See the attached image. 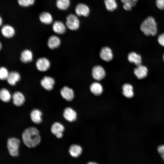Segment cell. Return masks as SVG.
Masks as SVG:
<instances>
[{
  "label": "cell",
  "instance_id": "cell-14",
  "mask_svg": "<svg viewBox=\"0 0 164 164\" xmlns=\"http://www.w3.org/2000/svg\"><path fill=\"white\" fill-rule=\"evenodd\" d=\"M77 115L76 111L70 107L66 108L63 113L64 118L70 122L74 121L76 119Z\"/></svg>",
  "mask_w": 164,
  "mask_h": 164
},
{
  "label": "cell",
  "instance_id": "cell-27",
  "mask_svg": "<svg viewBox=\"0 0 164 164\" xmlns=\"http://www.w3.org/2000/svg\"><path fill=\"white\" fill-rule=\"evenodd\" d=\"M106 9L109 11H113L116 9L118 4L116 0H104Z\"/></svg>",
  "mask_w": 164,
  "mask_h": 164
},
{
  "label": "cell",
  "instance_id": "cell-38",
  "mask_svg": "<svg viewBox=\"0 0 164 164\" xmlns=\"http://www.w3.org/2000/svg\"><path fill=\"white\" fill-rule=\"evenodd\" d=\"M2 19L1 18V17H0V25L1 26L2 24Z\"/></svg>",
  "mask_w": 164,
  "mask_h": 164
},
{
  "label": "cell",
  "instance_id": "cell-40",
  "mask_svg": "<svg viewBox=\"0 0 164 164\" xmlns=\"http://www.w3.org/2000/svg\"><path fill=\"white\" fill-rule=\"evenodd\" d=\"M163 60L164 61V54H163Z\"/></svg>",
  "mask_w": 164,
  "mask_h": 164
},
{
  "label": "cell",
  "instance_id": "cell-24",
  "mask_svg": "<svg viewBox=\"0 0 164 164\" xmlns=\"http://www.w3.org/2000/svg\"><path fill=\"white\" fill-rule=\"evenodd\" d=\"M82 152V149L80 146L77 145H73L70 146L69 152L70 155L73 157H77L80 156Z\"/></svg>",
  "mask_w": 164,
  "mask_h": 164
},
{
  "label": "cell",
  "instance_id": "cell-32",
  "mask_svg": "<svg viewBox=\"0 0 164 164\" xmlns=\"http://www.w3.org/2000/svg\"><path fill=\"white\" fill-rule=\"evenodd\" d=\"M157 39L159 44L164 47V33L159 35Z\"/></svg>",
  "mask_w": 164,
  "mask_h": 164
},
{
  "label": "cell",
  "instance_id": "cell-17",
  "mask_svg": "<svg viewBox=\"0 0 164 164\" xmlns=\"http://www.w3.org/2000/svg\"><path fill=\"white\" fill-rule=\"evenodd\" d=\"M33 53L29 50H24L21 53L20 59L23 63H26L31 62L33 59Z\"/></svg>",
  "mask_w": 164,
  "mask_h": 164
},
{
  "label": "cell",
  "instance_id": "cell-18",
  "mask_svg": "<svg viewBox=\"0 0 164 164\" xmlns=\"http://www.w3.org/2000/svg\"><path fill=\"white\" fill-rule=\"evenodd\" d=\"M61 43V41L57 36L53 35L48 39L47 44L48 47L51 49H54L58 47Z\"/></svg>",
  "mask_w": 164,
  "mask_h": 164
},
{
  "label": "cell",
  "instance_id": "cell-35",
  "mask_svg": "<svg viewBox=\"0 0 164 164\" xmlns=\"http://www.w3.org/2000/svg\"><path fill=\"white\" fill-rule=\"evenodd\" d=\"M123 7L124 10L127 11H130L133 7L131 5L127 4H123Z\"/></svg>",
  "mask_w": 164,
  "mask_h": 164
},
{
  "label": "cell",
  "instance_id": "cell-13",
  "mask_svg": "<svg viewBox=\"0 0 164 164\" xmlns=\"http://www.w3.org/2000/svg\"><path fill=\"white\" fill-rule=\"evenodd\" d=\"M1 32L2 35L5 37L8 38L13 37L15 33L14 28L9 25H5L2 26L1 29Z\"/></svg>",
  "mask_w": 164,
  "mask_h": 164
},
{
  "label": "cell",
  "instance_id": "cell-3",
  "mask_svg": "<svg viewBox=\"0 0 164 164\" xmlns=\"http://www.w3.org/2000/svg\"><path fill=\"white\" fill-rule=\"evenodd\" d=\"M20 141L15 138H10L7 141V146L10 154L12 156H16L18 155V149Z\"/></svg>",
  "mask_w": 164,
  "mask_h": 164
},
{
  "label": "cell",
  "instance_id": "cell-39",
  "mask_svg": "<svg viewBox=\"0 0 164 164\" xmlns=\"http://www.w3.org/2000/svg\"><path fill=\"white\" fill-rule=\"evenodd\" d=\"M2 47V43H1L0 44V49H1Z\"/></svg>",
  "mask_w": 164,
  "mask_h": 164
},
{
  "label": "cell",
  "instance_id": "cell-28",
  "mask_svg": "<svg viewBox=\"0 0 164 164\" xmlns=\"http://www.w3.org/2000/svg\"><path fill=\"white\" fill-rule=\"evenodd\" d=\"M56 5L57 8L59 9L65 10L70 5V0H57Z\"/></svg>",
  "mask_w": 164,
  "mask_h": 164
},
{
  "label": "cell",
  "instance_id": "cell-12",
  "mask_svg": "<svg viewBox=\"0 0 164 164\" xmlns=\"http://www.w3.org/2000/svg\"><path fill=\"white\" fill-rule=\"evenodd\" d=\"M60 94L62 97L68 101H70L74 97L73 90L67 86L63 87L60 90Z\"/></svg>",
  "mask_w": 164,
  "mask_h": 164
},
{
  "label": "cell",
  "instance_id": "cell-26",
  "mask_svg": "<svg viewBox=\"0 0 164 164\" xmlns=\"http://www.w3.org/2000/svg\"><path fill=\"white\" fill-rule=\"evenodd\" d=\"M11 98V95L8 90L4 88L1 89L0 98L2 101L5 102H8L10 100Z\"/></svg>",
  "mask_w": 164,
  "mask_h": 164
},
{
  "label": "cell",
  "instance_id": "cell-36",
  "mask_svg": "<svg viewBox=\"0 0 164 164\" xmlns=\"http://www.w3.org/2000/svg\"><path fill=\"white\" fill-rule=\"evenodd\" d=\"M28 1L29 5H33L35 2V0H28Z\"/></svg>",
  "mask_w": 164,
  "mask_h": 164
},
{
  "label": "cell",
  "instance_id": "cell-15",
  "mask_svg": "<svg viewBox=\"0 0 164 164\" xmlns=\"http://www.w3.org/2000/svg\"><path fill=\"white\" fill-rule=\"evenodd\" d=\"M13 102L16 106H20L24 102L25 98L23 94L19 91L15 92L12 96Z\"/></svg>",
  "mask_w": 164,
  "mask_h": 164
},
{
  "label": "cell",
  "instance_id": "cell-6",
  "mask_svg": "<svg viewBox=\"0 0 164 164\" xmlns=\"http://www.w3.org/2000/svg\"><path fill=\"white\" fill-rule=\"evenodd\" d=\"M64 130L63 126L57 122L54 123L51 125V128L52 133L58 138H61L63 137V133Z\"/></svg>",
  "mask_w": 164,
  "mask_h": 164
},
{
  "label": "cell",
  "instance_id": "cell-20",
  "mask_svg": "<svg viewBox=\"0 0 164 164\" xmlns=\"http://www.w3.org/2000/svg\"><path fill=\"white\" fill-rule=\"evenodd\" d=\"M128 59L130 62L135 63L137 66L141 64V56L134 52H131L128 54Z\"/></svg>",
  "mask_w": 164,
  "mask_h": 164
},
{
  "label": "cell",
  "instance_id": "cell-34",
  "mask_svg": "<svg viewBox=\"0 0 164 164\" xmlns=\"http://www.w3.org/2000/svg\"><path fill=\"white\" fill-rule=\"evenodd\" d=\"M18 2L20 5L22 7H26L29 5L28 0H18Z\"/></svg>",
  "mask_w": 164,
  "mask_h": 164
},
{
  "label": "cell",
  "instance_id": "cell-23",
  "mask_svg": "<svg viewBox=\"0 0 164 164\" xmlns=\"http://www.w3.org/2000/svg\"><path fill=\"white\" fill-rule=\"evenodd\" d=\"M122 93L126 97L128 98L132 97L134 96L133 87L129 84H125L122 86Z\"/></svg>",
  "mask_w": 164,
  "mask_h": 164
},
{
  "label": "cell",
  "instance_id": "cell-10",
  "mask_svg": "<svg viewBox=\"0 0 164 164\" xmlns=\"http://www.w3.org/2000/svg\"><path fill=\"white\" fill-rule=\"evenodd\" d=\"M148 69L147 67L141 64L137 66L134 70L135 75L139 79L145 78L147 75Z\"/></svg>",
  "mask_w": 164,
  "mask_h": 164
},
{
  "label": "cell",
  "instance_id": "cell-2",
  "mask_svg": "<svg viewBox=\"0 0 164 164\" xmlns=\"http://www.w3.org/2000/svg\"><path fill=\"white\" fill-rule=\"evenodd\" d=\"M141 31L146 36H155L158 32L157 24L155 19L149 16L145 19L140 26Z\"/></svg>",
  "mask_w": 164,
  "mask_h": 164
},
{
  "label": "cell",
  "instance_id": "cell-11",
  "mask_svg": "<svg viewBox=\"0 0 164 164\" xmlns=\"http://www.w3.org/2000/svg\"><path fill=\"white\" fill-rule=\"evenodd\" d=\"M100 54L101 59L106 62L110 61L113 58L111 50L107 47H103L101 50Z\"/></svg>",
  "mask_w": 164,
  "mask_h": 164
},
{
  "label": "cell",
  "instance_id": "cell-21",
  "mask_svg": "<svg viewBox=\"0 0 164 164\" xmlns=\"http://www.w3.org/2000/svg\"><path fill=\"white\" fill-rule=\"evenodd\" d=\"M42 114L41 111L37 109H33L30 114V118L32 121L34 123L38 124L42 121Z\"/></svg>",
  "mask_w": 164,
  "mask_h": 164
},
{
  "label": "cell",
  "instance_id": "cell-9",
  "mask_svg": "<svg viewBox=\"0 0 164 164\" xmlns=\"http://www.w3.org/2000/svg\"><path fill=\"white\" fill-rule=\"evenodd\" d=\"M55 83V81L53 78L47 76L43 77L40 81L42 86L47 91H51L53 89Z\"/></svg>",
  "mask_w": 164,
  "mask_h": 164
},
{
  "label": "cell",
  "instance_id": "cell-29",
  "mask_svg": "<svg viewBox=\"0 0 164 164\" xmlns=\"http://www.w3.org/2000/svg\"><path fill=\"white\" fill-rule=\"evenodd\" d=\"M9 73L7 69L4 67H1L0 69V79L2 80H7Z\"/></svg>",
  "mask_w": 164,
  "mask_h": 164
},
{
  "label": "cell",
  "instance_id": "cell-19",
  "mask_svg": "<svg viewBox=\"0 0 164 164\" xmlns=\"http://www.w3.org/2000/svg\"><path fill=\"white\" fill-rule=\"evenodd\" d=\"M20 75L18 72L12 71L9 73L6 80L10 85L14 86L20 80Z\"/></svg>",
  "mask_w": 164,
  "mask_h": 164
},
{
  "label": "cell",
  "instance_id": "cell-25",
  "mask_svg": "<svg viewBox=\"0 0 164 164\" xmlns=\"http://www.w3.org/2000/svg\"><path fill=\"white\" fill-rule=\"evenodd\" d=\"M90 88L91 92L96 95H99L103 92L102 87L101 84L98 82H95L92 83Z\"/></svg>",
  "mask_w": 164,
  "mask_h": 164
},
{
  "label": "cell",
  "instance_id": "cell-7",
  "mask_svg": "<svg viewBox=\"0 0 164 164\" xmlns=\"http://www.w3.org/2000/svg\"><path fill=\"white\" fill-rule=\"evenodd\" d=\"M93 77L97 80L103 79L105 75V72L103 68L101 66L97 65L94 66L92 70Z\"/></svg>",
  "mask_w": 164,
  "mask_h": 164
},
{
  "label": "cell",
  "instance_id": "cell-37",
  "mask_svg": "<svg viewBox=\"0 0 164 164\" xmlns=\"http://www.w3.org/2000/svg\"><path fill=\"white\" fill-rule=\"evenodd\" d=\"M87 164H97L94 162H88L87 163Z\"/></svg>",
  "mask_w": 164,
  "mask_h": 164
},
{
  "label": "cell",
  "instance_id": "cell-33",
  "mask_svg": "<svg viewBox=\"0 0 164 164\" xmlns=\"http://www.w3.org/2000/svg\"><path fill=\"white\" fill-rule=\"evenodd\" d=\"M158 151L164 160V145L159 146L158 148Z\"/></svg>",
  "mask_w": 164,
  "mask_h": 164
},
{
  "label": "cell",
  "instance_id": "cell-5",
  "mask_svg": "<svg viewBox=\"0 0 164 164\" xmlns=\"http://www.w3.org/2000/svg\"><path fill=\"white\" fill-rule=\"evenodd\" d=\"M36 65L38 70L41 72L47 71L50 66V62L46 58L40 57L36 61Z\"/></svg>",
  "mask_w": 164,
  "mask_h": 164
},
{
  "label": "cell",
  "instance_id": "cell-1",
  "mask_svg": "<svg viewBox=\"0 0 164 164\" xmlns=\"http://www.w3.org/2000/svg\"><path fill=\"white\" fill-rule=\"evenodd\" d=\"M24 143L29 148H33L40 143L41 137L38 130L35 127H30L25 129L22 134Z\"/></svg>",
  "mask_w": 164,
  "mask_h": 164
},
{
  "label": "cell",
  "instance_id": "cell-22",
  "mask_svg": "<svg viewBox=\"0 0 164 164\" xmlns=\"http://www.w3.org/2000/svg\"><path fill=\"white\" fill-rule=\"evenodd\" d=\"M39 19L40 22L45 24L49 25L53 22V17L51 15L46 12H43L39 15Z\"/></svg>",
  "mask_w": 164,
  "mask_h": 164
},
{
  "label": "cell",
  "instance_id": "cell-4",
  "mask_svg": "<svg viewBox=\"0 0 164 164\" xmlns=\"http://www.w3.org/2000/svg\"><path fill=\"white\" fill-rule=\"evenodd\" d=\"M66 25L70 29L76 30L79 27L80 21L77 15L73 14H70L66 18Z\"/></svg>",
  "mask_w": 164,
  "mask_h": 164
},
{
  "label": "cell",
  "instance_id": "cell-16",
  "mask_svg": "<svg viewBox=\"0 0 164 164\" xmlns=\"http://www.w3.org/2000/svg\"><path fill=\"white\" fill-rule=\"evenodd\" d=\"M52 29L55 33L61 34L65 32L66 30V26L62 22L56 21H55L53 24Z\"/></svg>",
  "mask_w": 164,
  "mask_h": 164
},
{
  "label": "cell",
  "instance_id": "cell-30",
  "mask_svg": "<svg viewBox=\"0 0 164 164\" xmlns=\"http://www.w3.org/2000/svg\"><path fill=\"white\" fill-rule=\"evenodd\" d=\"M121 1L123 4H128L133 7L136 5L138 0H121Z\"/></svg>",
  "mask_w": 164,
  "mask_h": 164
},
{
  "label": "cell",
  "instance_id": "cell-31",
  "mask_svg": "<svg viewBox=\"0 0 164 164\" xmlns=\"http://www.w3.org/2000/svg\"><path fill=\"white\" fill-rule=\"evenodd\" d=\"M155 4L159 9L164 10V0H156Z\"/></svg>",
  "mask_w": 164,
  "mask_h": 164
},
{
  "label": "cell",
  "instance_id": "cell-8",
  "mask_svg": "<svg viewBox=\"0 0 164 164\" xmlns=\"http://www.w3.org/2000/svg\"><path fill=\"white\" fill-rule=\"evenodd\" d=\"M75 11L77 16L87 17L89 14L90 10L87 5L84 3H80L76 5Z\"/></svg>",
  "mask_w": 164,
  "mask_h": 164
}]
</instances>
